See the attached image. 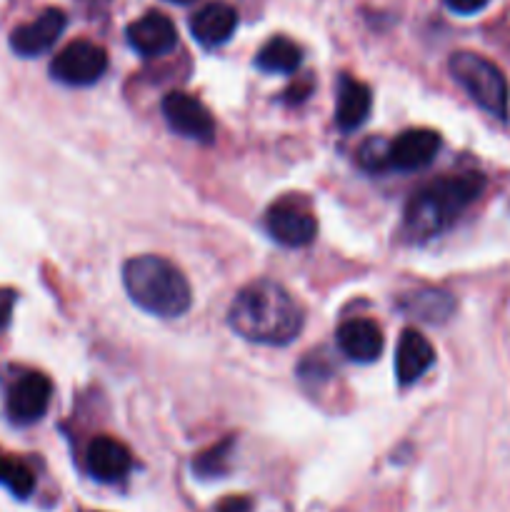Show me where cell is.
<instances>
[{"label": "cell", "instance_id": "2e32d148", "mask_svg": "<svg viewBox=\"0 0 510 512\" xmlns=\"http://www.w3.org/2000/svg\"><path fill=\"white\" fill-rule=\"evenodd\" d=\"M370 105H373V95L370 88L360 80L343 75L338 85V108H335V123L343 133L360 128L365 123L370 113Z\"/></svg>", "mask_w": 510, "mask_h": 512}, {"label": "cell", "instance_id": "8fae6325", "mask_svg": "<svg viewBox=\"0 0 510 512\" xmlns=\"http://www.w3.org/2000/svg\"><path fill=\"white\" fill-rule=\"evenodd\" d=\"M128 43L140 55L158 58V55L170 53L178 45V30L168 15L153 10V13H145L143 18L128 25Z\"/></svg>", "mask_w": 510, "mask_h": 512}, {"label": "cell", "instance_id": "e0dca14e", "mask_svg": "<svg viewBox=\"0 0 510 512\" xmlns=\"http://www.w3.org/2000/svg\"><path fill=\"white\" fill-rule=\"evenodd\" d=\"M400 310L420 323L440 325L455 313V298L440 288H420L400 298Z\"/></svg>", "mask_w": 510, "mask_h": 512}, {"label": "cell", "instance_id": "cb8c5ba5", "mask_svg": "<svg viewBox=\"0 0 510 512\" xmlns=\"http://www.w3.org/2000/svg\"><path fill=\"white\" fill-rule=\"evenodd\" d=\"M308 95H310V83H305V85H293V88H288L285 98H288V103H303Z\"/></svg>", "mask_w": 510, "mask_h": 512}, {"label": "cell", "instance_id": "4fadbf2b", "mask_svg": "<svg viewBox=\"0 0 510 512\" xmlns=\"http://www.w3.org/2000/svg\"><path fill=\"white\" fill-rule=\"evenodd\" d=\"M338 348L353 363H373L383 353V330L368 318L345 320L338 328Z\"/></svg>", "mask_w": 510, "mask_h": 512}, {"label": "cell", "instance_id": "3957f363", "mask_svg": "<svg viewBox=\"0 0 510 512\" xmlns=\"http://www.w3.org/2000/svg\"><path fill=\"white\" fill-rule=\"evenodd\" d=\"M123 285L138 308L158 318H180L193 303L185 275L160 255L130 258L123 268Z\"/></svg>", "mask_w": 510, "mask_h": 512}, {"label": "cell", "instance_id": "7c38bea8", "mask_svg": "<svg viewBox=\"0 0 510 512\" xmlns=\"http://www.w3.org/2000/svg\"><path fill=\"white\" fill-rule=\"evenodd\" d=\"M85 465L88 473L100 483H118L133 468L130 450L115 438H95L85 450Z\"/></svg>", "mask_w": 510, "mask_h": 512}, {"label": "cell", "instance_id": "d6986e66", "mask_svg": "<svg viewBox=\"0 0 510 512\" xmlns=\"http://www.w3.org/2000/svg\"><path fill=\"white\" fill-rule=\"evenodd\" d=\"M0 485L15 495V498L25 500L35 490V475L23 460L13 458L8 453H0Z\"/></svg>", "mask_w": 510, "mask_h": 512}, {"label": "cell", "instance_id": "7a4b0ae2", "mask_svg": "<svg viewBox=\"0 0 510 512\" xmlns=\"http://www.w3.org/2000/svg\"><path fill=\"white\" fill-rule=\"evenodd\" d=\"M485 188L483 175H445L435 183L425 185L405 205L403 230L410 240L438 238L480 198Z\"/></svg>", "mask_w": 510, "mask_h": 512}, {"label": "cell", "instance_id": "d4e9b609", "mask_svg": "<svg viewBox=\"0 0 510 512\" xmlns=\"http://www.w3.org/2000/svg\"><path fill=\"white\" fill-rule=\"evenodd\" d=\"M170 3H178V5H188V3H195V0H170Z\"/></svg>", "mask_w": 510, "mask_h": 512}, {"label": "cell", "instance_id": "8992f818", "mask_svg": "<svg viewBox=\"0 0 510 512\" xmlns=\"http://www.w3.org/2000/svg\"><path fill=\"white\" fill-rule=\"evenodd\" d=\"M440 150V135L428 128H413L400 133L393 143L385 148V170L398 173H413L433 163Z\"/></svg>", "mask_w": 510, "mask_h": 512}, {"label": "cell", "instance_id": "ba28073f", "mask_svg": "<svg viewBox=\"0 0 510 512\" xmlns=\"http://www.w3.org/2000/svg\"><path fill=\"white\" fill-rule=\"evenodd\" d=\"M265 230L275 243L285 248H305L315 240L318 220L298 203H278L265 215Z\"/></svg>", "mask_w": 510, "mask_h": 512}, {"label": "cell", "instance_id": "44dd1931", "mask_svg": "<svg viewBox=\"0 0 510 512\" xmlns=\"http://www.w3.org/2000/svg\"><path fill=\"white\" fill-rule=\"evenodd\" d=\"M443 3L458 15H475V13H480V10H483L490 0H443Z\"/></svg>", "mask_w": 510, "mask_h": 512}, {"label": "cell", "instance_id": "9a60e30c", "mask_svg": "<svg viewBox=\"0 0 510 512\" xmlns=\"http://www.w3.org/2000/svg\"><path fill=\"white\" fill-rule=\"evenodd\" d=\"M238 28V13L228 3H208L190 18V33L205 48L228 43Z\"/></svg>", "mask_w": 510, "mask_h": 512}, {"label": "cell", "instance_id": "5b68a950", "mask_svg": "<svg viewBox=\"0 0 510 512\" xmlns=\"http://www.w3.org/2000/svg\"><path fill=\"white\" fill-rule=\"evenodd\" d=\"M108 68V53L90 40L65 45L50 63V75L65 85H93Z\"/></svg>", "mask_w": 510, "mask_h": 512}, {"label": "cell", "instance_id": "603a6c76", "mask_svg": "<svg viewBox=\"0 0 510 512\" xmlns=\"http://www.w3.org/2000/svg\"><path fill=\"white\" fill-rule=\"evenodd\" d=\"M218 512H253V503L248 498H228L218 505Z\"/></svg>", "mask_w": 510, "mask_h": 512}, {"label": "cell", "instance_id": "277c9868", "mask_svg": "<svg viewBox=\"0 0 510 512\" xmlns=\"http://www.w3.org/2000/svg\"><path fill=\"white\" fill-rule=\"evenodd\" d=\"M450 75L460 83V88L478 103L485 113L498 120H508L510 88L503 70L493 60L483 58L470 50H458L448 60Z\"/></svg>", "mask_w": 510, "mask_h": 512}, {"label": "cell", "instance_id": "ac0fdd59", "mask_svg": "<svg viewBox=\"0 0 510 512\" xmlns=\"http://www.w3.org/2000/svg\"><path fill=\"white\" fill-rule=\"evenodd\" d=\"M255 63H258V68L265 70V73L290 75L300 68V63H303V50H300L298 43L285 38V35H278V38H270L268 43L260 48Z\"/></svg>", "mask_w": 510, "mask_h": 512}, {"label": "cell", "instance_id": "6da1fadb", "mask_svg": "<svg viewBox=\"0 0 510 512\" xmlns=\"http://www.w3.org/2000/svg\"><path fill=\"white\" fill-rule=\"evenodd\" d=\"M303 308L273 280H253L230 303L228 323L248 343L288 345L303 330Z\"/></svg>", "mask_w": 510, "mask_h": 512}, {"label": "cell", "instance_id": "9c48e42d", "mask_svg": "<svg viewBox=\"0 0 510 512\" xmlns=\"http://www.w3.org/2000/svg\"><path fill=\"white\" fill-rule=\"evenodd\" d=\"M53 395V385L43 373H23L8 390V415L13 423H38Z\"/></svg>", "mask_w": 510, "mask_h": 512}, {"label": "cell", "instance_id": "ffe728a7", "mask_svg": "<svg viewBox=\"0 0 510 512\" xmlns=\"http://www.w3.org/2000/svg\"><path fill=\"white\" fill-rule=\"evenodd\" d=\"M230 448H233V440H223L220 445L210 448L208 453L198 455V460L193 463V470L200 478H218V475H223L225 468H228Z\"/></svg>", "mask_w": 510, "mask_h": 512}, {"label": "cell", "instance_id": "30bf717a", "mask_svg": "<svg viewBox=\"0 0 510 512\" xmlns=\"http://www.w3.org/2000/svg\"><path fill=\"white\" fill-rule=\"evenodd\" d=\"M65 23H68V18H65L63 10H43L38 18L30 20V23L25 25H18V28L10 33V48L18 55H23V58H35V55L48 53L55 45V40L63 35Z\"/></svg>", "mask_w": 510, "mask_h": 512}, {"label": "cell", "instance_id": "52a82bcc", "mask_svg": "<svg viewBox=\"0 0 510 512\" xmlns=\"http://www.w3.org/2000/svg\"><path fill=\"white\" fill-rule=\"evenodd\" d=\"M163 115L165 123L175 130L178 135L190 140H198V143H210L215 135V123L213 115L208 113L203 103L198 98L188 93H168L163 98Z\"/></svg>", "mask_w": 510, "mask_h": 512}, {"label": "cell", "instance_id": "7402d4cb", "mask_svg": "<svg viewBox=\"0 0 510 512\" xmlns=\"http://www.w3.org/2000/svg\"><path fill=\"white\" fill-rule=\"evenodd\" d=\"M15 308V293L13 290L0 288V330L10 323V315H13Z\"/></svg>", "mask_w": 510, "mask_h": 512}, {"label": "cell", "instance_id": "5bb4252c", "mask_svg": "<svg viewBox=\"0 0 510 512\" xmlns=\"http://www.w3.org/2000/svg\"><path fill=\"white\" fill-rule=\"evenodd\" d=\"M435 363V350L418 330H403L395 353V378L400 385H413Z\"/></svg>", "mask_w": 510, "mask_h": 512}]
</instances>
